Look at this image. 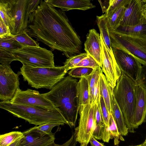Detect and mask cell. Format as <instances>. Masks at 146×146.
<instances>
[{"label":"cell","instance_id":"6da1fadb","mask_svg":"<svg viewBox=\"0 0 146 146\" xmlns=\"http://www.w3.org/2000/svg\"><path fill=\"white\" fill-rule=\"evenodd\" d=\"M27 33L50 47L63 52L69 58L81 53L82 42L65 12L46 0L29 16Z\"/></svg>","mask_w":146,"mask_h":146},{"label":"cell","instance_id":"7a4b0ae2","mask_svg":"<svg viewBox=\"0 0 146 146\" xmlns=\"http://www.w3.org/2000/svg\"><path fill=\"white\" fill-rule=\"evenodd\" d=\"M0 108L14 116L36 126L50 123H61L68 125L58 108L12 104L9 101L0 102Z\"/></svg>","mask_w":146,"mask_h":146},{"label":"cell","instance_id":"3957f363","mask_svg":"<svg viewBox=\"0 0 146 146\" xmlns=\"http://www.w3.org/2000/svg\"><path fill=\"white\" fill-rule=\"evenodd\" d=\"M136 82L122 72L113 88L114 97L123 114L128 132L134 133Z\"/></svg>","mask_w":146,"mask_h":146},{"label":"cell","instance_id":"277c9868","mask_svg":"<svg viewBox=\"0 0 146 146\" xmlns=\"http://www.w3.org/2000/svg\"><path fill=\"white\" fill-rule=\"evenodd\" d=\"M67 72L63 66L38 67L23 64L18 74L22 75L24 80L32 87L51 90Z\"/></svg>","mask_w":146,"mask_h":146},{"label":"cell","instance_id":"5b68a950","mask_svg":"<svg viewBox=\"0 0 146 146\" xmlns=\"http://www.w3.org/2000/svg\"><path fill=\"white\" fill-rule=\"evenodd\" d=\"M112 48L121 50L146 66V38L121 34L108 29Z\"/></svg>","mask_w":146,"mask_h":146},{"label":"cell","instance_id":"8992f818","mask_svg":"<svg viewBox=\"0 0 146 146\" xmlns=\"http://www.w3.org/2000/svg\"><path fill=\"white\" fill-rule=\"evenodd\" d=\"M77 80L68 75L64 77L48 92L42 94L60 111L77 99Z\"/></svg>","mask_w":146,"mask_h":146},{"label":"cell","instance_id":"52a82bcc","mask_svg":"<svg viewBox=\"0 0 146 146\" xmlns=\"http://www.w3.org/2000/svg\"><path fill=\"white\" fill-rule=\"evenodd\" d=\"M15 60L23 64L38 67H54V56L52 51L40 47H23L11 52Z\"/></svg>","mask_w":146,"mask_h":146},{"label":"cell","instance_id":"ba28073f","mask_svg":"<svg viewBox=\"0 0 146 146\" xmlns=\"http://www.w3.org/2000/svg\"><path fill=\"white\" fill-rule=\"evenodd\" d=\"M97 103L80 106L78 126L75 129L76 140L80 146H87L94 131L95 126Z\"/></svg>","mask_w":146,"mask_h":146},{"label":"cell","instance_id":"9c48e42d","mask_svg":"<svg viewBox=\"0 0 146 146\" xmlns=\"http://www.w3.org/2000/svg\"><path fill=\"white\" fill-rule=\"evenodd\" d=\"M13 24L12 35L27 32L29 0H7Z\"/></svg>","mask_w":146,"mask_h":146},{"label":"cell","instance_id":"30bf717a","mask_svg":"<svg viewBox=\"0 0 146 146\" xmlns=\"http://www.w3.org/2000/svg\"><path fill=\"white\" fill-rule=\"evenodd\" d=\"M19 75L15 73L10 66L0 64V100H11L19 88Z\"/></svg>","mask_w":146,"mask_h":146},{"label":"cell","instance_id":"8fae6325","mask_svg":"<svg viewBox=\"0 0 146 146\" xmlns=\"http://www.w3.org/2000/svg\"><path fill=\"white\" fill-rule=\"evenodd\" d=\"M112 48L116 62L122 72L138 82L141 73V64L125 52L116 48Z\"/></svg>","mask_w":146,"mask_h":146},{"label":"cell","instance_id":"7c38bea8","mask_svg":"<svg viewBox=\"0 0 146 146\" xmlns=\"http://www.w3.org/2000/svg\"><path fill=\"white\" fill-rule=\"evenodd\" d=\"M12 104L27 106L47 107L55 106L39 92L27 89L25 90L19 88L13 98L9 101Z\"/></svg>","mask_w":146,"mask_h":146},{"label":"cell","instance_id":"4fadbf2b","mask_svg":"<svg viewBox=\"0 0 146 146\" xmlns=\"http://www.w3.org/2000/svg\"><path fill=\"white\" fill-rule=\"evenodd\" d=\"M100 37L102 62V69L110 86L113 89L116 86L117 80L121 76L122 72L115 58H112L110 55L100 35Z\"/></svg>","mask_w":146,"mask_h":146},{"label":"cell","instance_id":"5bb4252c","mask_svg":"<svg viewBox=\"0 0 146 146\" xmlns=\"http://www.w3.org/2000/svg\"><path fill=\"white\" fill-rule=\"evenodd\" d=\"M141 23H144L142 0H130L126 6L120 26H133Z\"/></svg>","mask_w":146,"mask_h":146},{"label":"cell","instance_id":"9a60e30c","mask_svg":"<svg viewBox=\"0 0 146 146\" xmlns=\"http://www.w3.org/2000/svg\"><path fill=\"white\" fill-rule=\"evenodd\" d=\"M23 133V136L20 139L17 146H47L54 142L55 139L53 134L42 137L35 127Z\"/></svg>","mask_w":146,"mask_h":146},{"label":"cell","instance_id":"2e32d148","mask_svg":"<svg viewBox=\"0 0 146 146\" xmlns=\"http://www.w3.org/2000/svg\"><path fill=\"white\" fill-rule=\"evenodd\" d=\"M84 50L102 67V46L100 35L94 29H90L84 43Z\"/></svg>","mask_w":146,"mask_h":146},{"label":"cell","instance_id":"e0dca14e","mask_svg":"<svg viewBox=\"0 0 146 146\" xmlns=\"http://www.w3.org/2000/svg\"><path fill=\"white\" fill-rule=\"evenodd\" d=\"M136 104L134 113L135 129L145 121L146 118V90L136 82L135 86Z\"/></svg>","mask_w":146,"mask_h":146},{"label":"cell","instance_id":"ac0fdd59","mask_svg":"<svg viewBox=\"0 0 146 146\" xmlns=\"http://www.w3.org/2000/svg\"><path fill=\"white\" fill-rule=\"evenodd\" d=\"M46 1L54 7L62 10L68 11L72 9L85 11L96 7L89 0H47Z\"/></svg>","mask_w":146,"mask_h":146},{"label":"cell","instance_id":"d6986e66","mask_svg":"<svg viewBox=\"0 0 146 146\" xmlns=\"http://www.w3.org/2000/svg\"><path fill=\"white\" fill-rule=\"evenodd\" d=\"M110 95L111 113L117 125L119 132L122 136L127 135L128 133V129L125 124L122 113L114 97L113 89L109 85Z\"/></svg>","mask_w":146,"mask_h":146},{"label":"cell","instance_id":"ffe728a7","mask_svg":"<svg viewBox=\"0 0 146 146\" xmlns=\"http://www.w3.org/2000/svg\"><path fill=\"white\" fill-rule=\"evenodd\" d=\"M92 136L96 139L102 140L108 143L112 139L110 133L106 127L103 117L101 109L100 102L97 103L96 112V122L95 129Z\"/></svg>","mask_w":146,"mask_h":146},{"label":"cell","instance_id":"44dd1931","mask_svg":"<svg viewBox=\"0 0 146 146\" xmlns=\"http://www.w3.org/2000/svg\"><path fill=\"white\" fill-rule=\"evenodd\" d=\"M96 21L101 35L110 55L115 58L109 35L107 25V17L105 14L101 16H97Z\"/></svg>","mask_w":146,"mask_h":146},{"label":"cell","instance_id":"7402d4cb","mask_svg":"<svg viewBox=\"0 0 146 146\" xmlns=\"http://www.w3.org/2000/svg\"><path fill=\"white\" fill-rule=\"evenodd\" d=\"M77 98L79 107L90 104L89 88L86 78H82L78 82Z\"/></svg>","mask_w":146,"mask_h":146},{"label":"cell","instance_id":"603a6c76","mask_svg":"<svg viewBox=\"0 0 146 146\" xmlns=\"http://www.w3.org/2000/svg\"><path fill=\"white\" fill-rule=\"evenodd\" d=\"M115 30L122 34L146 38V23L133 26H119Z\"/></svg>","mask_w":146,"mask_h":146},{"label":"cell","instance_id":"cb8c5ba5","mask_svg":"<svg viewBox=\"0 0 146 146\" xmlns=\"http://www.w3.org/2000/svg\"><path fill=\"white\" fill-rule=\"evenodd\" d=\"M0 16L6 25L9 29L11 34L13 30V24L7 0H0Z\"/></svg>","mask_w":146,"mask_h":146},{"label":"cell","instance_id":"d4e9b609","mask_svg":"<svg viewBox=\"0 0 146 146\" xmlns=\"http://www.w3.org/2000/svg\"><path fill=\"white\" fill-rule=\"evenodd\" d=\"M100 94L104 99L106 107L110 113H111L110 95L109 90V83L102 72L100 74Z\"/></svg>","mask_w":146,"mask_h":146},{"label":"cell","instance_id":"484cf974","mask_svg":"<svg viewBox=\"0 0 146 146\" xmlns=\"http://www.w3.org/2000/svg\"><path fill=\"white\" fill-rule=\"evenodd\" d=\"M23 46L13 37V35L0 37V48L10 52L17 50Z\"/></svg>","mask_w":146,"mask_h":146},{"label":"cell","instance_id":"4316f807","mask_svg":"<svg viewBox=\"0 0 146 146\" xmlns=\"http://www.w3.org/2000/svg\"><path fill=\"white\" fill-rule=\"evenodd\" d=\"M126 6L121 7L110 17H107V25L108 29L115 30L119 27Z\"/></svg>","mask_w":146,"mask_h":146},{"label":"cell","instance_id":"83f0119b","mask_svg":"<svg viewBox=\"0 0 146 146\" xmlns=\"http://www.w3.org/2000/svg\"><path fill=\"white\" fill-rule=\"evenodd\" d=\"M23 136V132L14 131L0 136V146H8Z\"/></svg>","mask_w":146,"mask_h":146},{"label":"cell","instance_id":"f1b7e54d","mask_svg":"<svg viewBox=\"0 0 146 146\" xmlns=\"http://www.w3.org/2000/svg\"><path fill=\"white\" fill-rule=\"evenodd\" d=\"M13 36L23 47H39V44L30 37L27 32H24Z\"/></svg>","mask_w":146,"mask_h":146},{"label":"cell","instance_id":"f546056e","mask_svg":"<svg viewBox=\"0 0 146 146\" xmlns=\"http://www.w3.org/2000/svg\"><path fill=\"white\" fill-rule=\"evenodd\" d=\"M88 54L86 52L81 53L73 56L67 59L64 63V66L67 71L74 68L82 59L87 57Z\"/></svg>","mask_w":146,"mask_h":146},{"label":"cell","instance_id":"4dcf8cb0","mask_svg":"<svg viewBox=\"0 0 146 146\" xmlns=\"http://www.w3.org/2000/svg\"><path fill=\"white\" fill-rule=\"evenodd\" d=\"M109 130L112 138L114 139V144L117 145L119 144L120 139L124 141V138L119 133L117 125L111 113L110 115L109 122Z\"/></svg>","mask_w":146,"mask_h":146},{"label":"cell","instance_id":"1f68e13d","mask_svg":"<svg viewBox=\"0 0 146 146\" xmlns=\"http://www.w3.org/2000/svg\"><path fill=\"white\" fill-rule=\"evenodd\" d=\"M94 69L92 68L79 67L74 68L68 72L69 75L73 78H86L90 74Z\"/></svg>","mask_w":146,"mask_h":146},{"label":"cell","instance_id":"d6a6232c","mask_svg":"<svg viewBox=\"0 0 146 146\" xmlns=\"http://www.w3.org/2000/svg\"><path fill=\"white\" fill-rule=\"evenodd\" d=\"M130 0H110L109 7L105 14L107 17H110L121 7L127 6Z\"/></svg>","mask_w":146,"mask_h":146},{"label":"cell","instance_id":"836d02e7","mask_svg":"<svg viewBox=\"0 0 146 146\" xmlns=\"http://www.w3.org/2000/svg\"><path fill=\"white\" fill-rule=\"evenodd\" d=\"M64 123H50L43 124L39 126H35L36 131L42 137L47 135L53 134L51 132L52 128L56 126H59L61 125H64Z\"/></svg>","mask_w":146,"mask_h":146},{"label":"cell","instance_id":"e575fe53","mask_svg":"<svg viewBox=\"0 0 146 146\" xmlns=\"http://www.w3.org/2000/svg\"><path fill=\"white\" fill-rule=\"evenodd\" d=\"M102 72L101 67H98L94 69L91 73L86 78L88 82L89 91L99 81L100 74Z\"/></svg>","mask_w":146,"mask_h":146},{"label":"cell","instance_id":"d590c367","mask_svg":"<svg viewBox=\"0 0 146 146\" xmlns=\"http://www.w3.org/2000/svg\"><path fill=\"white\" fill-rule=\"evenodd\" d=\"M14 60L15 58L11 52L0 48V64L9 66Z\"/></svg>","mask_w":146,"mask_h":146},{"label":"cell","instance_id":"8d00e7d4","mask_svg":"<svg viewBox=\"0 0 146 146\" xmlns=\"http://www.w3.org/2000/svg\"><path fill=\"white\" fill-rule=\"evenodd\" d=\"M79 67L90 68L94 69L100 66L96 60L88 54L87 57L82 59L74 68Z\"/></svg>","mask_w":146,"mask_h":146},{"label":"cell","instance_id":"74e56055","mask_svg":"<svg viewBox=\"0 0 146 146\" xmlns=\"http://www.w3.org/2000/svg\"><path fill=\"white\" fill-rule=\"evenodd\" d=\"M100 104L103 119L106 127L109 130V122L110 114L103 97L100 96Z\"/></svg>","mask_w":146,"mask_h":146},{"label":"cell","instance_id":"f35d334b","mask_svg":"<svg viewBox=\"0 0 146 146\" xmlns=\"http://www.w3.org/2000/svg\"><path fill=\"white\" fill-rule=\"evenodd\" d=\"M77 143L76 140V133L74 132L70 138L64 143L59 145L56 144L54 142L47 146H76Z\"/></svg>","mask_w":146,"mask_h":146},{"label":"cell","instance_id":"ab89813d","mask_svg":"<svg viewBox=\"0 0 146 146\" xmlns=\"http://www.w3.org/2000/svg\"><path fill=\"white\" fill-rule=\"evenodd\" d=\"M0 37L12 35L9 29L1 18H0Z\"/></svg>","mask_w":146,"mask_h":146},{"label":"cell","instance_id":"60d3db41","mask_svg":"<svg viewBox=\"0 0 146 146\" xmlns=\"http://www.w3.org/2000/svg\"><path fill=\"white\" fill-rule=\"evenodd\" d=\"M137 83L141 85L146 90V66H142L139 80Z\"/></svg>","mask_w":146,"mask_h":146},{"label":"cell","instance_id":"b9f144b4","mask_svg":"<svg viewBox=\"0 0 146 146\" xmlns=\"http://www.w3.org/2000/svg\"><path fill=\"white\" fill-rule=\"evenodd\" d=\"M40 2V0H29L28 7V13L29 15L36 10Z\"/></svg>","mask_w":146,"mask_h":146},{"label":"cell","instance_id":"7bdbcfd3","mask_svg":"<svg viewBox=\"0 0 146 146\" xmlns=\"http://www.w3.org/2000/svg\"><path fill=\"white\" fill-rule=\"evenodd\" d=\"M102 9V13H105L107 12L109 7L110 3V0H98Z\"/></svg>","mask_w":146,"mask_h":146},{"label":"cell","instance_id":"ee69618b","mask_svg":"<svg viewBox=\"0 0 146 146\" xmlns=\"http://www.w3.org/2000/svg\"><path fill=\"white\" fill-rule=\"evenodd\" d=\"M89 142L92 146H105L104 143L98 141L93 136L90 138Z\"/></svg>","mask_w":146,"mask_h":146},{"label":"cell","instance_id":"f6af8a7d","mask_svg":"<svg viewBox=\"0 0 146 146\" xmlns=\"http://www.w3.org/2000/svg\"><path fill=\"white\" fill-rule=\"evenodd\" d=\"M143 7L144 18L145 21L146 22V5H144V4H143Z\"/></svg>","mask_w":146,"mask_h":146},{"label":"cell","instance_id":"bcb514c9","mask_svg":"<svg viewBox=\"0 0 146 146\" xmlns=\"http://www.w3.org/2000/svg\"><path fill=\"white\" fill-rule=\"evenodd\" d=\"M20 139H18L14 142L12 143L8 146H17V145L18 144L19 141Z\"/></svg>","mask_w":146,"mask_h":146},{"label":"cell","instance_id":"7dc6e473","mask_svg":"<svg viewBox=\"0 0 146 146\" xmlns=\"http://www.w3.org/2000/svg\"><path fill=\"white\" fill-rule=\"evenodd\" d=\"M144 146H146V138L144 141L142 143Z\"/></svg>","mask_w":146,"mask_h":146},{"label":"cell","instance_id":"c3c4849f","mask_svg":"<svg viewBox=\"0 0 146 146\" xmlns=\"http://www.w3.org/2000/svg\"><path fill=\"white\" fill-rule=\"evenodd\" d=\"M144 5H146V0H142Z\"/></svg>","mask_w":146,"mask_h":146},{"label":"cell","instance_id":"681fc988","mask_svg":"<svg viewBox=\"0 0 146 146\" xmlns=\"http://www.w3.org/2000/svg\"><path fill=\"white\" fill-rule=\"evenodd\" d=\"M144 146L143 144L142 143L141 144H140V145H131V146Z\"/></svg>","mask_w":146,"mask_h":146}]
</instances>
